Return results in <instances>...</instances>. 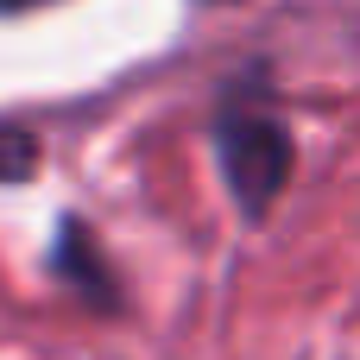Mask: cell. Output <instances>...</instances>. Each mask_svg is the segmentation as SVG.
<instances>
[{
  "label": "cell",
  "mask_w": 360,
  "mask_h": 360,
  "mask_svg": "<svg viewBox=\"0 0 360 360\" xmlns=\"http://www.w3.org/2000/svg\"><path fill=\"white\" fill-rule=\"evenodd\" d=\"M215 152H221V171L234 184L240 209L266 215L272 196L291 177V133H285V120L266 114L259 101H228L221 120H215Z\"/></svg>",
  "instance_id": "1"
},
{
  "label": "cell",
  "mask_w": 360,
  "mask_h": 360,
  "mask_svg": "<svg viewBox=\"0 0 360 360\" xmlns=\"http://www.w3.org/2000/svg\"><path fill=\"white\" fill-rule=\"evenodd\" d=\"M51 272H57V278H70V285H82V297L114 304V297H108V272H101V253H95V240H89L76 221H63V240H57Z\"/></svg>",
  "instance_id": "2"
},
{
  "label": "cell",
  "mask_w": 360,
  "mask_h": 360,
  "mask_svg": "<svg viewBox=\"0 0 360 360\" xmlns=\"http://www.w3.org/2000/svg\"><path fill=\"white\" fill-rule=\"evenodd\" d=\"M32 177V139L19 127H0V184H19Z\"/></svg>",
  "instance_id": "3"
},
{
  "label": "cell",
  "mask_w": 360,
  "mask_h": 360,
  "mask_svg": "<svg viewBox=\"0 0 360 360\" xmlns=\"http://www.w3.org/2000/svg\"><path fill=\"white\" fill-rule=\"evenodd\" d=\"M19 6H44V0H0V13H19Z\"/></svg>",
  "instance_id": "4"
}]
</instances>
